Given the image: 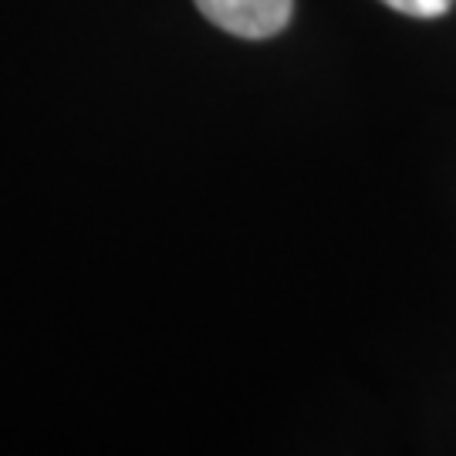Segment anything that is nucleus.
<instances>
[{"instance_id": "1", "label": "nucleus", "mask_w": 456, "mask_h": 456, "mask_svg": "<svg viewBox=\"0 0 456 456\" xmlns=\"http://www.w3.org/2000/svg\"><path fill=\"white\" fill-rule=\"evenodd\" d=\"M207 20L237 37H274L291 20L294 0H196Z\"/></svg>"}, {"instance_id": "2", "label": "nucleus", "mask_w": 456, "mask_h": 456, "mask_svg": "<svg viewBox=\"0 0 456 456\" xmlns=\"http://www.w3.org/2000/svg\"><path fill=\"white\" fill-rule=\"evenodd\" d=\"M382 4H389L392 11H399V14H409V17H443L450 7H453V0H382Z\"/></svg>"}]
</instances>
